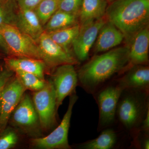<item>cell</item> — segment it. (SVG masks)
<instances>
[{
    "label": "cell",
    "instance_id": "14",
    "mask_svg": "<svg viewBox=\"0 0 149 149\" xmlns=\"http://www.w3.org/2000/svg\"><path fill=\"white\" fill-rule=\"evenodd\" d=\"M117 82L125 89L149 91V68L146 65L130 67Z\"/></svg>",
    "mask_w": 149,
    "mask_h": 149
},
{
    "label": "cell",
    "instance_id": "33",
    "mask_svg": "<svg viewBox=\"0 0 149 149\" xmlns=\"http://www.w3.org/2000/svg\"><path fill=\"white\" fill-rule=\"evenodd\" d=\"M59 1H60V0H59Z\"/></svg>",
    "mask_w": 149,
    "mask_h": 149
},
{
    "label": "cell",
    "instance_id": "5",
    "mask_svg": "<svg viewBox=\"0 0 149 149\" xmlns=\"http://www.w3.org/2000/svg\"><path fill=\"white\" fill-rule=\"evenodd\" d=\"M32 102L39 117L41 128L47 130L56 125L58 109L55 91L51 80L46 82L41 90L34 92Z\"/></svg>",
    "mask_w": 149,
    "mask_h": 149
},
{
    "label": "cell",
    "instance_id": "28",
    "mask_svg": "<svg viewBox=\"0 0 149 149\" xmlns=\"http://www.w3.org/2000/svg\"><path fill=\"white\" fill-rule=\"evenodd\" d=\"M42 0H16L19 8L34 10Z\"/></svg>",
    "mask_w": 149,
    "mask_h": 149
},
{
    "label": "cell",
    "instance_id": "8",
    "mask_svg": "<svg viewBox=\"0 0 149 149\" xmlns=\"http://www.w3.org/2000/svg\"><path fill=\"white\" fill-rule=\"evenodd\" d=\"M41 59L48 68H56L65 64L73 65L78 61L72 53L69 52L52 40L44 31L37 41Z\"/></svg>",
    "mask_w": 149,
    "mask_h": 149
},
{
    "label": "cell",
    "instance_id": "18",
    "mask_svg": "<svg viewBox=\"0 0 149 149\" xmlns=\"http://www.w3.org/2000/svg\"><path fill=\"white\" fill-rule=\"evenodd\" d=\"M107 7L106 0H83L78 14L80 24L104 17Z\"/></svg>",
    "mask_w": 149,
    "mask_h": 149
},
{
    "label": "cell",
    "instance_id": "23",
    "mask_svg": "<svg viewBox=\"0 0 149 149\" xmlns=\"http://www.w3.org/2000/svg\"><path fill=\"white\" fill-rule=\"evenodd\" d=\"M59 2V0H42L34 10L43 27L58 10Z\"/></svg>",
    "mask_w": 149,
    "mask_h": 149
},
{
    "label": "cell",
    "instance_id": "6",
    "mask_svg": "<svg viewBox=\"0 0 149 149\" xmlns=\"http://www.w3.org/2000/svg\"><path fill=\"white\" fill-rule=\"evenodd\" d=\"M78 98L75 93L70 96L67 110L60 124L47 136L31 139L30 142L33 147L43 149H71L68 143V131L72 109Z\"/></svg>",
    "mask_w": 149,
    "mask_h": 149
},
{
    "label": "cell",
    "instance_id": "15",
    "mask_svg": "<svg viewBox=\"0 0 149 149\" xmlns=\"http://www.w3.org/2000/svg\"><path fill=\"white\" fill-rule=\"evenodd\" d=\"M15 26L36 42L44 32L43 26L34 10L18 8Z\"/></svg>",
    "mask_w": 149,
    "mask_h": 149
},
{
    "label": "cell",
    "instance_id": "12",
    "mask_svg": "<svg viewBox=\"0 0 149 149\" xmlns=\"http://www.w3.org/2000/svg\"><path fill=\"white\" fill-rule=\"evenodd\" d=\"M10 120L14 125L27 133L35 131L40 127L39 117L29 95H23Z\"/></svg>",
    "mask_w": 149,
    "mask_h": 149
},
{
    "label": "cell",
    "instance_id": "1",
    "mask_svg": "<svg viewBox=\"0 0 149 149\" xmlns=\"http://www.w3.org/2000/svg\"><path fill=\"white\" fill-rule=\"evenodd\" d=\"M129 63L128 47L111 49L82 65L77 72L78 81L85 91L94 94L115 74L127 68Z\"/></svg>",
    "mask_w": 149,
    "mask_h": 149
},
{
    "label": "cell",
    "instance_id": "30",
    "mask_svg": "<svg viewBox=\"0 0 149 149\" xmlns=\"http://www.w3.org/2000/svg\"><path fill=\"white\" fill-rule=\"evenodd\" d=\"M0 51L9 55V50L3 35L0 33Z\"/></svg>",
    "mask_w": 149,
    "mask_h": 149
},
{
    "label": "cell",
    "instance_id": "9",
    "mask_svg": "<svg viewBox=\"0 0 149 149\" xmlns=\"http://www.w3.org/2000/svg\"><path fill=\"white\" fill-rule=\"evenodd\" d=\"M26 90L15 75L3 88L0 97V134L6 128L12 113Z\"/></svg>",
    "mask_w": 149,
    "mask_h": 149
},
{
    "label": "cell",
    "instance_id": "11",
    "mask_svg": "<svg viewBox=\"0 0 149 149\" xmlns=\"http://www.w3.org/2000/svg\"><path fill=\"white\" fill-rule=\"evenodd\" d=\"M51 81L55 91L57 109L58 110L63 100L75 93L78 80L74 65L65 64L56 67Z\"/></svg>",
    "mask_w": 149,
    "mask_h": 149
},
{
    "label": "cell",
    "instance_id": "20",
    "mask_svg": "<svg viewBox=\"0 0 149 149\" xmlns=\"http://www.w3.org/2000/svg\"><path fill=\"white\" fill-rule=\"evenodd\" d=\"M117 141L116 132L111 128H107L97 138L80 144L79 148L83 149H111L114 148Z\"/></svg>",
    "mask_w": 149,
    "mask_h": 149
},
{
    "label": "cell",
    "instance_id": "10",
    "mask_svg": "<svg viewBox=\"0 0 149 149\" xmlns=\"http://www.w3.org/2000/svg\"><path fill=\"white\" fill-rule=\"evenodd\" d=\"M107 20L105 17L80 24V30L72 44L74 54L78 61L88 58L91 48Z\"/></svg>",
    "mask_w": 149,
    "mask_h": 149
},
{
    "label": "cell",
    "instance_id": "7",
    "mask_svg": "<svg viewBox=\"0 0 149 149\" xmlns=\"http://www.w3.org/2000/svg\"><path fill=\"white\" fill-rule=\"evenodd\" d=\"M124 89L116 81L97 92L96 101L99 109V130L106 128L114 122L118 101Z\"/></svg>",
    "mask_w": 149,
    "mask_h": 149
},
{
    "label": "cell",
    "instance_id": "13",
    "mask_svg": "<svg viewBox=\"0 0 149 149\" xmlns=\"http://www.w3.org/2000/svg\"><path fill=\"white\" fill-rule=\"evenodd\" d=\"M129 41L128 67L135 65H146L148 62V27L147 26L136 33Z\"/></svg>",
    "mask_w": 149,
    "mask_h": 149
},
{
    "label": "cell",
    "instance_id": "24",
    "mask_svg": "<svg viewBox=\"0 0 149 149\" xmlns=\"http://www.w3.org/2000/svg\"><path fill=\"white\" fill-rule=\"evenodd\" d=\"M14 72L26 90L34 92L40 91L45 86L47 82L32 73L19 70Z\"/></svg>",
    "mask_w": 149,
    "mask_h": 149
},
{
    "label": "cell",
    "instance_id": "4",
    "mask_svg": "<svg viewBox=\"0 0 149 149\" xmlns=\"http://www.w3.org/2000/svg\"><path fill=\"white\" fill-rule=\"evenodd\" d=\"M0 33L7 45L9 56L29 58L42 60L37 42L15 26H1Z\"/></svg>",
    "mask_w": 149,
    "mask_h": 149
},
{
    "label": "cell",
    "instance_id": "3",
    "mask_svg": "<svg viewBox=\"0 0 149 149\" xmlns=\"http://www.w3.org/2000/svg\"><path fill=\"white\" fill-rule=\"evenodd\" d=\"M149 91L125 89L118 103L116 116L122 126L138 137L141 123L149 107Z\"/></svg>",
    "mask_w": 149,
    "mask_h": 149
},
{
    "label": "cell",
    "instance_id": "2",
    "mask_svg": "<svg viewBox=\"0 0 149 149\" xmlns=\"http://www.w3.org/2000/svg\"><path fill=\"white\" fill-rule=\"evenodd\" d=\"M107 7V20L111 22L129 40L148 26L149 0H114Z\"/></svg>",
    "mask_w": 149,
    "mask_h": 149
},
{
    "label": "cell",
    "instance_id": "16",
    "mask_svg": "<svg viewBox=\"0 0 149 149\" xmlns=\"http://www.w3.org/2000/svg\"><path fill=\"white\" fill-rule=\"evenodd\" d=\"M124 38L123 33L107 20L99 32L94 51L98 53L109 51L120 45Z\"/></svg>",
    "mask_w": 149,
    "mask_h": 149
},
{
    "label": "cell",
    "instance_id": "26",
    "mask_svg": "<svg viewBox=\"0 0 149 149\" xmlns=\"http://www.w3.org/2000/svg\"><path fill=\"white\" fill-rule=\"evenodd\" d=\"M83 0H60L58 10L78 15Z\"/></svg>",
    "mask_w": 149,
    "mask_h": 149
},
{
    "label": "cell",
    "instance_id": "27",
    "mask_svg": "<svg viewBox=\"0 0 149 149\" xmlns=\"http://www.w3.org/2000/svg\"><path fill=\"white\" fill-rule=\"evenodd\" d=\"M14 73L13 71H11L6 67L4 69H0V97L3 88L13 77Z\"/></svg>",
    "mask_w": 149,
    "mask_h": 149
},
{
    "label": "cell",
    "instance_id": "17",
    "mask_svg": "<svg viewBox=\"0 0 149 149\" xmlns=\"http://www.w3.org/2000/svg\"><path fill=\"white\" fill-rule=\"evenodd\" d=\"M7 68L15 71L17 70L35 74L41 79L45 80V75L47 67L41 60L25 57L8 56L4 59Z\"/></svg>",
    "mask_w": 149,
    "mask_h": 149
},
{
    "label": "cell",
    "instance_id": "25",
    "mask_svg": "<svg viewBox=\"0 0 149 149\" xmlns=\"http://www.w3.org/2000/svg\"><path fill=\"white\" fill-rule=\"evenodd\" d=\"M0 149H9L15 146L18 137L13 130L7 129L0 134Z\"/></svg>",
    "mask_w": 149,
    "mask_h": 149
},
{
    "label": "cell",
    "instance_id": "29",
    "mask_svg": "<svg viewBox=\"0 0 149 149\" xmlns=\"http://www.w3.org/2000/svg\"><path fill=\"white\" fill-rule=\"evenodd\" d=\"M144 131L146 134H148L149 132V107L147 109L145 117H144L141 127L140 130Z\"/></svg>",
    "mask_w": 149,
    "mask_h": 149
},
{
    "label": "cell",
    "instance_id": "19",
    "mask_svg": "<svg viewBox=\"0 0 149 149\" xmlns=\"http://www.w3.org/2000/svg\"><path fill=\"white\" fill-rule=\"evenodd\" d=\"M78 15L58 10L43 28L46 32H53L73 26L78 23Z\"/></svg>",
    "mask_w": 149,
    "mask_h": 149
},
{
    "label": "cell",
    "instance_id": "32",
    "mask_svg": "<svg viewBox=\"0 0 149 149\" xmlns=\"http://www.w3.org/2000/svg\"><path fill=\"white\" fill-rule=\"evenodd\" d=\"M106 1H109L112 2L113 1H114V0H106Z\"/></svg>",
    "mask_w": 149,
    "mask_h": 149
},
{
    "label": "cell",
    "instance_id": "22",
    "mask_svg": "<svg viewBox=\"0 0 149 149\" xmlns=\"http://www.w3.org/2000/svg\"><path fill=\"white\" fill-rule=\"evenodd\" d=\"M18 8L16 0H0V27L15 26Z\"/></svg>",
    "mask_w": 149,
    "mask_h": 149
},
{
    "label": "cell",
    "instance_id": "31",
    "mask_svg": "<svg viewBox=\"0 0 149 149\" xmlns=\"http://www.w3.org/2000/svg\"><path fill=\"white\" fill-rule=\"evenodd\" d=\"M142 147L143 149H149V137L146 136V138L144 139L142 144Z\"/></svg>",
    "mask_w": 149,
    "mask_h": 149
},
{
    "label": "cell",
    "instance_id": "21",
    "mask_svg": "<svg viewBox=\"0 0 149 149\" xmlns=\"http://www.w3.org/2000/svg\"><path fill=\"white\" fill-rule=\"evenodd\" d=\"M80 28V24H77L70 27L47 33L55 42L67 52L72 53L70 50V47L72 46L73 41L78 35Z\"/></svg>",
    "mask_w": 149,
    "mask_h": 149
}]
</instances>
